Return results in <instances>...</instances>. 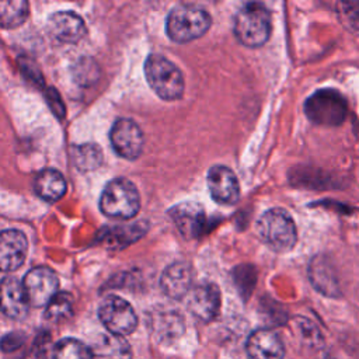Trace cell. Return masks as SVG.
<instances>
[{"instance_id": "8fae6325", "label": "cell", "mask_w": 359, "mask_h": 359, "mask_svg": "<svg viewBox=\"0 0 359 359\" xmlns=\"http://www.w3.org/2000/svg\"><path fill=\"white\" fill-rule=\"evenodd\" d=\"M28 252V241L22 231L8 229L0 231V271L13 272L18 269Z\"/></svg>"}, {"instance_id": "7402d4cb", "label": "cell", "mask_w": 359, "mask_h": 359, "mask_svg": "<svg viewBox=\"0 0 359 359\" xmlns=\"http://www.w3.org/2000/svg\"><path fill=\"white\" fill-rule=\"evenodd\" d=\"M72 161L80 171H91L102 163V151L97 144H77L72 149Z\"/></svg>"}, {"instance_id": "9a60e30c", "label": "cell", "mask_w": 359, "mask_h": 359, "mask_svg": "<svg viewBox=\"0 0 359 359\" xmlns=\"http://www.w3.org/2000/svg\"><path fill=\"white\" fill-rule=\"evenodd\" d=\"M48 29L60 42L74 43L86 35L83 18L73 11H56L49 17Z\"/></svg>"}, {"instance_id": "30bf717a", "label": "cell", "mask_w": 359, "mask_h": 359, "mask_svg": "<svg viewBox=\"0 0 359 359\" xmlns=\"http://www.w3.org/2000/svg\"><path fill=\"white\" fill-rule=\"evenodd\" d=\"M210 196L223 205H233L240 198V184L236 174L226 165H213L206 175Z\"/></svg>"}, {"instance_id": "e0dca14e", "label": "cell", "mask_w": 359, "mask_h": 359, "mask_svg": "<svg viewBox=\"0 0 359 359\" xmlns=\"http://www.w3.org/2000/svg\"><path fill=\"white\" fill-rule=\"evenodd\" d=\"M192 285V271L185 262H174L168 265L160 278V286L171 299H181L189 293Z\"/></svg>"}, {"instance_id": "cb8c5ba5", "label": "cell", "mask_w": 359, "mask_h": 359, "mask_svg": "<svg viewBox=\"0 0 359 359\" xmlns=\"http://www.w3.org/2000/svg\"><path fill=\"white\" fill-rule=\"evenodd\" d=\"M73 313V297L70 293L59 292L45 309V318L50 321H62L72 316Z\"/></svg>"}, {"instance_id": "ffe728a7", "label": "cell", "mask_w": 359, "mask_h": 359, "mask_svg": "<svg viewBox=\"0 0 359 359\" xmlns=\"http://www.w3.org/2000/svg\"><path fill=\"white\" fill-rule=\"evenodd\" d=\"M94 356L100 359H132L129 344L118 335H101L91 348Z\"/></svg>"}, {"instance_id": "9c48e42d", "label": "cell", "mask_w": 359, "mask_h": 359, "mask_svg": "<svg viewBox=\"0 0 359 359\" xmlns=\"http://www.w3.org/2000/svg\"><path fill=\"white\" fill-rule=\"evenodd\" d=\"M109 140L114 150L126 160H135L143 149V133L137 123L128 118L115 121L109 132Z\"/></svg>"}, {"instance_id": "ac0fdd59", "label": "cell", "mask_w": 359, "mask_h": 359, "mask_svg": "<svg viewBox=\"0 0 359 359\" xmlns=\"http://www.w3.org/2000/svg\"><path fill=\"white\" fill-rule=\"evenodd\" d=\"M309 278L311 285L321 293L327 296H337L338 282L334 269L330 266L328 259L324 257H314L309 266Z\"/></svg>"}, {"instance_id": "4fadbf2b", "label": "cell", "mask_w": 359, "mask_h": 359, "mask_svg": "<svg viewBox=\"0 0 359 359\" xmlns=\"http://www.w3.org/2000/svg\"><path fill=\"white\" fill-rule=\"evenodd\" d=\"M250 359H283L285 346L280 337L268 328H259L250 334L245 344Z\"/></svg>"}, {"instance_id": "603a6c76", "label": "cell", "mask_w": 359, "mask_h": 359, "mask_svg": "<svg viewBox=\"0 0 359 359\" xmlns=\"http://www.w3.org/2000/svg\"><path fill=\"white\" fill-rule=\"evenodd\" d=\"M52 359H94V353L79 339L63 338L53 346Z\"/></svg>"}, {"instance_id": "5bb4252c", "label": "cell", "mask_w": 359, "mask_h": 359, "mask_svg": "<svg viewBox=\"0 0 359 359\" xmlns=\"http://www.w3.org/2000/svg\"><path fill=\"white\" fill-rule=\"evenodd\" d=\"M28 299L22 283L15 278H4L0 282V310L13 320H21L28 313Z\"/></svg>"}, {"instance_id": "277c9868", "label": "cell", "mask_w": 359, "mask_h": 359, "mask_svg": "<svg viewBox=\"0 0 359 359\" xmlns=\"http://www.w3.org/2000/svg\"><path fill=\"white\" fill-rule=\"evenodd\" d=\"M144 76L151 90L165 101L180 100L184 94V77L181 70L167 57L151 53L144 62Z\"/></svg>"}, {"instance_id": "8992f818", "label": "cell", "mask_w": 359, "mask_h": 359, "mask_svg": "<svg viewBox=\"0 0 359 359\" xmlns=\"http://www.w3.org/2000/svg\"><path fill=\"white\" fill-rule=\"evenodd\" d=\"M101 212L112 219H130L140 209V196L135 184L126 178L111 180L100 198Z\"/></svg>"}, {"instance_id": "7c38bea8", "label": "cell", "mask_w": 359, "mask_h": 359, "mask_svg": "<svg viewBox=\"0 0 359 359\" xmlns=\"http://www.w3.org/2000/svg\"><path fill=\"white\" fill-rule=\"evenodd\" d=\"M189 311L202 321H212L220 310V290L215 283H202L188 297Z\"/></svg>"}, {"instance_id": "44dd1931", "label": "cell", "mask_w": 359, "mask_h": 359, "mask_svg": "<svg viewBox=\"0 0 359 359\" xmlns=\"http://www.w3.org/2000/svg\"><path fill=\"white\" fill-rule=\"evenodd\" d=\"M29 14V6L24 0L0 1V27L15 28L20 27Z\"/></svg>"}, {"instance_id": "7a4b0ae2", "label": "cell", "mask_w": 359, "mask_h": 359, "mask_svg": "<svg viewBox=\"0 0 359 359\" xmlns=\"http://www.w3.org/2000/svg\"><path fill=\"white\" fill-rule=\"evenodd\" d=\"M259 240L275 252L290 251L297 241L296 224L292 216L280 208L265 210L255 224Z\"/></svg>"}, {"instance_id": "3957f363", "label": "cell", "mask_w": 359, "mask_h": 359, "mask_svg": "<svg viewBox=\"0 0 359 359\" xmlns=\"http://www.w3.org/2000/svg\"><path fill=\"white\" fill-rule=\"evenodd\" d=\"M210 14L195 4H180L174 7L165 22V31L170 39L185 43L201 38L210 28Z\"/></svg>"}, {"instance_id": "4316f807", "label": "cell", "mask_w": 359, "mask_h": 359, "mask_svg": "<svg viewBox=\"0 0 359 359\" xmlns=\"http://www.w3.org/2000/svg\"><path fill=\"white\" fill-rule=\"evenodd\" d=\"M24 342V335L18 334V332H11L8 335H6L1 341H0V348L4 352H11L15 351L17 348H20Z\"/></svg>"}, {"instance_id": "484cf974", "label": "cell", "mask_w": 359, "mask_h": 359, "mask_svg": "<svg viewBox=\"0 0 359 359\" xmlns=\"http://www.w3.org/2000/svg\"><path fill=\"white\" fill-rule=\"evenodd\" d=\"M97 72H98V67L94 63V60L87 59V57L81 59L74 67L76 80H79L84 86L94 83L97 80Z\"/></svg>"}, {"instance_id": "52a82bcc", "label": "cell", "mask_w": 359, "mask_h": 359, "mask_svg": "<svg viewBox=\"0 0 359 359\" xmlns=\"http://www.w3.org/2000/svg\"><path fill=\"white\" fill-rule=\"evenodd\" d=\"M98 318L112 335L118 337L132 334L137 325V317L132 306L125 299L114 294L101 302Z\"/></svg>"}, {"instance_id": "ba28073f", "label": "cell", "mask_w": 359, "mask_h": 359, "mask_svg": "<svg viewBox=\"0 0 359 359\" xmlns=\"http://www.w3.org/2000/svg\"><path fill=\"white\" fill-rule=\"evenodd\" d=\"M22 286L28 299V303L34 307L46 306L59 292L57 275L46 266H36L31 269L24 280Z\"/></svg>"}, {"instance_id": "d4e9b609", "label": "cell", "mask_w": 359, "mask_h": 359, "mask_svg": "<svg viewBox=\"0 0 359 359\" xmlns=\"http://www.w3.org/2000/svg\"><path fill=\"white\" fill-rule=\"evenodd\" d=\"M337 14L341 24L351 32L359 35V3L348 1L338 3Z\"/></svg>"}, {"instance_id": "5b68a950", "label": "cell", "mask_w": 359, "mask_h": 359, "mask_svg": "<svg viewBox=\"0 0 359 359\" xmlns=\"http://www.w3.org/2000/svg\"><path fill=\"white\" fill-rule=\"evenodd\" d=\"M310 122L318 126L341 125L348 114L345 97L335 88H320L309 95L303 105Z\"/></svg>"}, {"instance_id": "d6986e66", "label": "cell", "mask_w": 359, "mask_h": 359, "mask_svg": "<svg viewBox=\"0 0 359 359\" xmlns=\"http://www.w3.org/2000/svg\"><path fill=\"white\" fill-rule=\"evenodd\" d=\"M34 188L36 195L43 201L56 202L66 192V181L59 171L53 168H45L36 175Z\"/></svg>"}, {"instance_id": "6da1fadb", "label": "cell", "mask_w": 359, "mask_h": 359, "mask_svg": "<svg viewBox=\"0 0 359 359\" xmlns=\"http://www.w3.org/2000/svg\"><path fill=\"white\" fill-rule=\"evenodd\" d=\"M233 31L240 43L247 48H259L271 36L272 20L262 3H245L236 14Z\"/></svg>"}, {"instance_id": "2e32d148", "label": "cell", "mask_w": 359, "mask_h": 359, "mask_svg": "<svg viewBox=\"0 0 359 359\" xmlns=\"http://www.w3.org/2000/svg\"><path fill=\"white\" fill-rule=\"evenodd\" d=\"M170 216L185 238L198 237L206 224L205 210L199 203L184 202L170 210Z\"/></svg>"}]
</instances>
